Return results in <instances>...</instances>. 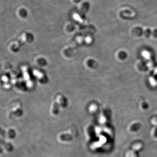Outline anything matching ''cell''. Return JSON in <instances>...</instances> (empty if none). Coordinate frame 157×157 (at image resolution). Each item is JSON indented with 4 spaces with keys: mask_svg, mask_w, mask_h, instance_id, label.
<instances>
[{
    "mask_svg": "<svg viewBox=\"0 0 157 157\" xmlns=\"http://www.w3.org/2000/svg\"><path fill=\"white\" fill-rule=\"evenodd\" d=\"M58 104L59 107H65L67 104V101L66 99L63 96L59 95L57 97L56 100H55Z\"/></svg>",
    "mask_w": 157,
    "mask_h": 157,
    "instance_id": "6da1fadb",
    "label": "cell"
},
{
    "mask_svg": "<svg viewBox=\"0 0 157 157\" xmlns=\"http://www.w3.org/2000/svg\"><path fill=\"white\" fill-rule=\"evenodd\" d=\"M59 137L61 140H62V139H63L62 141H66V139H67V141H69L72 140L73 138V137L69 133L61 134Z\"/></svg>",
    "mask_w": 157,
    "mask_h": 157,
    "instance_id": "7a4b0ae2",
    "label": "cell"
},
{
    "mask_svg": "<svg viewBox=\"0 0 157 157\" xmlns=\"http://www.w3.org/2000/svg\"><path fill=\"white\" fill-rule=\"evenodd\" d=\"M59 106L55 101V102L52 104L51 107V112L52 114L53 115H57V114L59 113Z\"/></svg>",
    "mask_w": 157,
    "mask_h": 157,
    "instance_id": "3957f363",
    "label": "cell"
},
{
    "mask_svg": "<svg viewBox=\"0 0 157 157\" xmlns=\"http://www.w3.org/2000/svg\"><path fill=\"white\" fill-rule=\"evenodd\" d=\"M34 74H35V75L37 76V78H39V80L40 81H41L42 82H46V81H47V79L43 78L42 77L45 76V75H44L42 73V72H39V71H38L37 70H35L34 71Z\"/></svg>",
    "mask_w": 157,
    "mask_h": 157,
    "instance_id": "277c9868",
    "label": "cell"
},
{
    "mask_svg": "<svg viewBox=\"0 0 157 157\" xmlns=\"http://www.w3.org/2000/svg\"><path fill=\"white\" fill-rule=\"evenodd\" d=\"M89 8H90V4L88 2L84 3L82 5V10L83 12H84V13L87 12Z\"/></svg>",
    "mask_w": 157,
    "mask_h": 157,
    "instance_id": "5b68a950",
    "label": "cell"
},
{
    "mask_svg": "<svg viewBox=\"0 0 157 157\" xmlns=\"http://www.w3.org/2000/svg\"><path fill=\"white\" fill-rule=\"evenodd\" d=\"M75 2H81V0H74Z\"/></svg>",
    "mask_w": 157,
    "mask_h": 157,
    "instance_id": "8992f818",
    "label": "cell"
}]
</instances>
